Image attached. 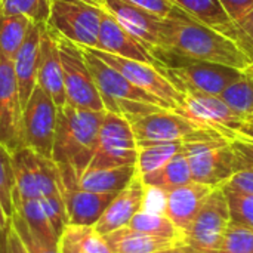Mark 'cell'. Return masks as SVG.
I'll list each match as a JSON object with an SVG mask.
<instances>
[{"label": "cell", "instance_id": "cell-1", "mask_svg": "<svg viewBox=\"0 0 253 253\" xmlns=\"http://www.w3.org/2000/svg\"><path fill=\"white\" fill-rule=\"evenodd\" d=\"M187 61H202L233 67L242 71L253 67V59L227 36L197 22L188 13L176 19H163V52Z\"/></svg>", "mask_w": 253, "mask_h": 253}, {"label": "cell", "instance_id": "cell-2", "mask_svg": "<svg viewBox=\"0 0 253 253\" xmlns=\"http://www.w3.org/2000/svg\"><path fill=\"white\" fill-rule=\"evenodd\" d=\"M104 116L105 111L76 108L68 104L58 108L52 160L73 168L77 179L93 157Z\"/></svg>", "mask_w": 253, "mask_h": 253}, {"label": "cell", "instance_id": "cell-3", "mask_svg": "<svg viewBox=\"0 0 253 253\" xmlns=\"http://www.w3.org/2000/svg\"><path fill=\"white\" fill-rule=\"evenodd\" d=\"M83 53L104 102L105 111L122 114L125 117L148 114L159 110L173 111L166 101L135 86L123 74L98 58L90 49L83 47Z\"/></svg>", "mask_w": 253, "mask_h": 253}, {"label": "cell", "instance_id": "cell-4", "mask_svg": "<svg viewBox=\"0 0 253 253\" xmlns=\"http://www.w3.org/2000/svg\"><path fill=\"white\" fill-rule=\"evenodd\" d=\"M126 119L132 126L138 147L153 142H196L225 139L218 132L206 129L172 110H159Z\"/></svg>", "mask_w": 253, "mask_h": 253}, {"label": "cell", "instance_id": "cell-5", "mask_svg": "<svg viewBox=\"0 0 253 253\" xmlns=\"http://www.w3.org/2000/svg\"><path fill=\"white\" fill-rule=\"evenodd\" d=\"M175 113L206 129L218 132L228 141L248 135L251 126L248 117L234 111L219 96L194 90L182 92V101Z\"/></svg>", "mask_w": 253, "mask_h": 253}, {"label": "cell", "instance_id": "cell-6", "mask_svg": "<svg viewBox=\"0 0 253 253\" xmlns=\"http://www.w3.org/2000/svg\"><path fill=\"white\" fill-rule=\"evenodd\" d=\"M193 181L221 188L240 169L237 156L227 139L184 142Z\"/></svg>", "mask_w": 253, "mask_h": 253}, {"label": "cell", "instance_id": "cell-7", "mask_svg": "<svg viewBox=\"0 0 253 253\" xmlns=\"http://www.w3.org/2000/svg\"><path fill=\"white\" fill-rule=\"evenodd\" d=\"M12 168L15 178L13 194L22 199H40L61 193V170L50 157L22 147L12 153Z\"/></svg>", "mask_w": 253, "mask_h": 253}, {"label": "cell", "instance_id": "cell-8", "mask_svg": "<svg viewBox=\"0 0 253 253\" xmlns=\"http://www.w3.org/2000/svg\"><path fill=\"white\" fill-rule=\"evenodd\" d=\"M104 9L80 0H52L46 25L80 47L95 49Z\"/></svg>", "mask_w": 253, "mask_h": 253}, {"label": "cell", "instance_id": "cell-9", "mask_svg": "<svg viewBox=\"0 0 253 253\" xmlns=\"http://www.w3.org/2000/svg\"><path fill=\"white\" fill-rule=\"evenodd\" d=\"M55 33V31H53ZM67 104L76 108H86L93 111H105L104 102L95 84L93 76L87 67L83 47L56 34Z\"/></svg>", "mask_w": 253, "mask_h": 253}, {"label": "cell", "instance_id": "cell-10", "mask_svg": "<svg viewBox=\"0 0 253 253\" xmlns=\"http://www.w3.org/2000/svg\"><path fill=\"white\" fill-rule=\"evenodd\" d=\"M230 222V208L224 191L215 188L184 234L182 248L190 253H218Z\"/></svg>", "mask_w": 253, "mask_h": 253}, {"label": "cell", "instance_id": "cell-11", "mask_svg": "<svg viewBox=\"0 0 253 253\" xmlns=\"http://www.w3.org/2000/svg\"><path fill=\"white\" fill-rule=\"evenodd\" d=\"M138 142L129 120L116 113L105 111L93 157L87 169L119 168L136 165Z\"/></svg>", "mask_w": 253, "mask_h": 253}, {"label": "cell", "instance_id": "cell-12", "mask_svg": "<svg viewBox=\"0 0 253 253\" xmlns=\"http://www.w3.org/2000/svg\"><path fill=\"white\" fill-rule=\"evenodd\" d=\"M182 64H165L159 68L181 92L194 90L219 96L230 84L237 82L245 71L212 62L187 61Z\"/></svg>", "mask_w": 253, "mask_h": 253}, {"label": "cell", "instance_id": "cell-13", "mask_svg": "<svg viewBox=\"0 0 253 253\" xmlns=\"http://www.w3.org/2000/svg\"><path fill=\"white\" fill-rule=\"evenodd\" d=\"M58 122V105L39 86L34 87L22 108V133L25 147L52 159Z\"/></svg>", "mask_w": 253, "mask_h": 253}, {"label": "cell", "instance_id": "cell-14", "mask_svg": "<svg viewBox=\"0 0 253 253\" xmlns=\"http://www.w3.org/2000/svg\"><path fill=\"white\" fill-rule=\"evenodd\" d=\"M87 49H90V47H87ZM90 50L98 58H101L104 62H107L110 67H113L120 74H123L135 86L166 101L173 108V111L181 104L182 92L157 67L145 64V62H139V61L122 58V56L107 53V52H102L98 49H90Z\"/></svg>", "mask_w": 253, "mask_h": 253}, {"label": "cell", "instance_id": "cell-15", "mask_svg": "<svg viewBox=\"0 0 253 253\" xmlns=\"http://www.w3.org/2000/svg\"><path fill=\"white\" fill-rule=\"evenodd\" d=\"M61 170V194L65 203L68 225L93 227L104 215L116 194H99L77 187V173L73 168L58 165Z\"/></svg>", "mask_w": 253, "mask_h": 253}, {"label": "cell", "instance_id": "cell-16", "mask_svg": "<svg viewBox=\"0 0 253 253\" xmlns=\"http://www.w3.org/2000/svg\"><path fill=\"white\" fill-rule=\"evenodd\" d=\"M0 142L10 151L25 147L22 133V102L13 62L0 55Z\"/></svg>", "mask_w": 253, "mask_h": 253}, {"label": "cell", "instance_id": "cell-17", "mask_svg": "<svg viewBox=\"0 0 253 253\" xmlns=\"http://www.w3.org/2000/svg\"><path fill=\"white\" fill-rule=\"evenodd\" d=\"M120 25L144 43L156 56L163 52V19L127 0H107L105 7Z\"/></svg>", "mask_w": 253, "mask_h": 253}, {"label": "cell", "instance_id": "cell-18", "mask_svg": "<svg viewBox=\"0 0 253 253\" xmlns=\"http://www.w3.org/2000/svg\"><path fill=\"white\" fill-rule=\"evenodd\" d=\"M95 49L107 52V53H113L122 58L145 62L157 68H162L165 65L162 59H159L144 43H141L129 31H126L120 25V22L105 9L102 12L99 34H98V44Z\"/></svg>", "mask_w": 253, "mask_h": 253}, {"label": "cell", "instance_id": "cell-19", "mask_svg": "<svg viewBox=\"0 0 253 253\" xmlns=\"http://www.w3.org/2000/svg\"><path fill=\"white\" fill-rule=\"evenodd\" d=\"M179 9L187 12L197 22L227 36L236 42L253 59V44L243 34L239 25L230 18L219 0H170Z\"/></svg>", "mask_w": 253, "mask_h": 253}, {"label": "cell", "instance_id": "cell-20", "mask_svg": "<svg viewBox=\"0 0 253 253\" xmlns=\"http://www.w3.org/2000/svg\"><path fill=\"white\" fill-rule=\"evenodd\" d=\"M213 190V187L196 181L173 188L163 194V213L182 234H185Z\"/></svg>", "mask_w": 253, "mask_h": 253}, {"label": "cell", "instance_id": "cell-21", "mask_svg": "<svg viewBox=\"0 0 253 253\" xmlns=\"http://www.w3.org/2000/svg\"><path fill=\"white\" fill-rule=\"evenodd\" d=\"M37 86L42 87L55 101L58 108L67 105L62 64H61L56 36L46 24L42 28V37H40Z\"/></svg>", "mask_w": 253, "mask_h": 253}, {"label": "cell", "instance_id": "cell-22", "mask_svg": "<svg viewBox=\"0 0 253 253\" xmlns=\"http://www.w3.org/2000/svg\"><path fill=\"white\" fill-rule=\"evenodd\" d=\"M145 187L141 181V176L136 175L133 181L120 193L114 196L108 208L93 228L101 234H110L119 228L127 227L130 219L144 208L145 202Z\"/></svg>", "mask_w": 253, "mask_h": 253}, {"label": "cell", "instance_id": "cell-23", "mask_svg": "<svg viewBox=\"0 0 253 253\" xmlns=\"http://www.w3.org/2000/svg\"><path fill=\"white\" fill-rule=\"evenodd\" d=\"M44 24L31 22L27 37L22 42L13 58V71L18 83V90L22 102V108L37 86V67H39V50H40V37L42 28Z\"/></svg>", "mask_w": 253, "mask_h": 253}, {"label": "cell", "instance_id": "cell-24", "mask_svg": "<svg viewBox=\"0 0 253 253\" xmlns=\"http://www.w3.org/2000/svg\"><path fill=\"white\" fill-rule=\"evenodd\" d=\"M138 175L136 165L119 168L86 169L77 179V187L99 194H117Z\"/></svg>", "mask_w": 253, "mask_h": 253}, {"label": "cell", "instance_id": "cell-25", "mask_svg": "<svg viewBox=\"0 0 253 253\" xmlns=\"http://www.w3.org/2000/svg\"><path fill=\"white\" fill-rule=\"evenodd\" d=\"M105 242L114 253H157L172 248L182 246L176 240L154 237L129 227L119 228L110 234H105Z\"/></svg>", "mask_w": 253, "mask_h": 253}, {"label": "cell", "instance_id": "cell-26", "mask_svg": "<svg viewBox=\"0 0 253 253\" xmlns=\"http://www.w3.org/2000/svg\"><path fill=\"white\" fill-rule=\"evenodd\" d=\"M12 202L15 211L13 213H18L39 239L50 245H59L61 237L56 233L40 199H22L16 194H12Z\"/></svg>", "mask_w": 253, "mask_h": 253}, {"label": "cell", "instance_id": "cell-27", "mask_svg": "<svg viewBox=\"0 0 253 253\" xmlns=\"http://www.w3.org/2000/svg\"><path fill=\"white\" fill-rule=\"evenodd\" d=\"M141 181L145 188H153L162 193H168L173 188L191 182L193 176H191L187 156L184 154V151H181L173 159H170L166 165H163L160 169L142 175Z\"/></svg>", "mask_w": 253, "mask_h": 253}, {"label": "cell", "instance_id": "cell-28", "mask_svg": "<svg viewBox=\"0 0 253 253\" xmlns=\"http://www.w3.org/2000/svg\"><path fill=\"white\" fill-rule=\"evenodd\" d=\"M129 228L169 240H176L184 245V234L168 219L163 212H153L150 209H141L127 224Z\"/></svg>", "mask_w": 253, "mask_h": 253}, {"label": "cell", "instance_id": "cell-29", "mask_svg": "<svg viewBox=\"0 0 253 253\" xmlns=\"http://www.w3.org/2000/svg\"><path fill=\"white\" fill-rule=\"evenodd\" d=\"M181 151H184L182 141L153 142L138 147V160H136L138 175L142 176L160 169L163 165H166L170 159H173Z\"/></svg>", "mask_w": 253, "mask_h": 253}, {"label": "cell", "instance_id": "cell-30", "mask_svg": "<svg viewBox=\"0 0 253 253\" xmlns=\"http://www.w3.org/2000/svg\"><path fill=\"white\" fill-rule=\"evenodd\" d=\"M31 21L22 15H0V55L13 61L27 37Z\"/></svg>", "mask_w": 253, "mask_h": 253}, {"label": "cell", "instance_id": "cell-31", "mask_svg": "<svg viewBox=\"0 0 253 253\" xmlns=\"http://www.w3.org/2000/svg\"><path fill=\"white\" fill-rule=\"evenodd\" d=\"M219 98L227 102L234 111L240 113L242 116L252 117L253 116V68L251 67L243 73V76L230 84Z\"/></svg>", "mask_w": 253, "mask_h": 253}, {"label": "cell", "instance_id": "cell-32", "mask_svg": "<svg viewBox=\"0 0 253 253\" xmlns=\"http://www.w3.org/2000/svg\"><path fill=\"white\" fill-rule=\"evenodd\" d=\"M52 0H0V15H22L31 22L46 24Z\"/></svg>", "mask_w": 253, "mask_h": 253}, {"label": "cell", "instance_id": "cell-33", "mask_svg": "<svg viewBox=\"0 0 253 253\" xmlns=\"http://www.w3.org/2000/svg\"><path fill=\"white\" fill-rule=\"evenodd\" d=\"M62 236L71 239L84 253H114L105 242V237L101 236L93 227L68 225Z\"/></svg>", "mask_w": 253, "mask_h": 253}, {"label": "cell", "instance_id": "cell-34", "mask_svg": "<svg viewBox=\"0 0 253 253\" xmlns=\"http://www.w3.org/2000/svg\"><path fill=\"white\" fill-rule=\"evenodd\" d=\"M221 188L230 208L231 222L253 228V196L236 191L227 185Z\"/></svg>", "mask_w": 253, "mask_h": 253}, {"label": "cell", "instance_id": "cell-35", "mask_svg": "<svg viewBox=\"0 0 253 253\" xmlns=\"http://www.w3.org/2000/svg\"><path fill=\"white\" fill-rule=\"evenodd\" d=\"M15 190V178H13V168H12V153L0 142V202L12 218L13 215V202L12 194Z\"/></svg>", "mask_w": 253, "mask_h": 253}, {"label": "cell", "instance_id": "cell-36", "mask_svg": "<svg viewBox=\"0 0 253 253\" xmlns=\"http://www.w3.org/2000/svg\"><path fill=\"white\" fill-rule=\"evenodd\" d=\"M218 253H253V228L230 222Z\"/></svg>", "mask_w": 253, "mask_h": 253}, {"label": "cell", "instance_id": "cell-37", "mask_svg": "<svg viewBox=\"0 0 253 253\" xmlns=\"http://www.w3.org/2000/svg\"><path fill=\"white\" fill-rule=\"evenodd\" d=\"M10 225L15 230V233L19 236L22 240L24 246L27 248L28 253H61L59 245H50L39 239L24 222V219L18 215L13 213L10 218Z\"/></svg>", "mask_w": 253, "mask_h": 253}, {"label": "cell", "instance_id": "cell-38", "mask_svg": "<svg viewBox=\"0 0 253 253\" xmlns=\"http://www.w3.org/2000/svg\"><path fill=\"white\" fill-rule=\"evenodd\" d=\"M127 1H130L132 4L156 15L162 19H176V18L187 15V12L179 9L170 0H127Z\"/></svg>", "mask_w": 253, "mask_h": 253}, {"label": "cell", "instance_id": "cell-39", "mask_svg": "<svg viewBox=\"0 0 253 253\" xmlns=\"http://www.w3.org/2000/svg\"><path fill=\"white\" fill-rule=\"evenodd\" d=\"M231 148L234 150L239 166L242 168H253V136H239L230 141Z\"/></svg>", "mask_w": 253, "mask_h": 253}, {"label": "cell", "instance_id": "cell-40", "mask_svg": "<svg viewBox=\"0 0 253 253\" xmlns=\"http://www.w3.org/2000/svg\"><path fill=\"white\" fill-rule=\"evenodd\" d=\"M225 185L236 191L253 196V168L239 169L237 172H234V175L228 179Z\"/></svg>", "mask_w": 253, "mask_h": 253}, {"label": "cell", "instance_id": "cell-41", "mask_svg": "<svg viewBox=\"0 0 253 253\" xmlns=\"http://www.w3.org/2000/svg\"><path fill=\"white\" fill-rule=\"evenodd\" d=\"M230 15V18L239 25V22L253 9V0H219Z\"/></svg>", "mask_w": 253, "mask_h": 253}, {"label": "cell", "instance_id": "cell-42", "mask_svg": "<svg viewBox=\"0 0 253 253\" xmlns=\"http://www.w3.org/2000/svg\"><path fill=\"white\" fill-rule=\"evenodd\" d=\"M10 231V218L0 202V253H7V237Z\"/></svg>", "mask_w": 253, "mask_h": 253}, {"label": "cell", "instance_id": "cell-43", "mask_svg": "<svg viewBox=\"0 0 253 253\" xmlns=\"http://www.w3.org/2000/svg\"><path fill=\"white\" fill-rule=\"evenodd\" d=\"M7 253H28L22 240L12 228V225H10V231H9V237H7Z\"/></svg>", "mask_w": 253, "mask_h": 253}, {"label": "cell", "instance_id": "cell-44", "mask_svg": "<svg viewBox=\"0 0 253 253\" xmlns=\"http://www.w3.org/2000/svg\"><path fill=\"white\" fill-rule=\"evenodd\" d=\"M239 28L243 31V34L251 40V43L253 44V9H251V12L239 22Z\"/></svg>", "mask_w": 253, "mask_h": 253}, {"label": "cell", "instance_id": "cell-45", "mask_svg": "<svg viewBox=\"0 0 253 253\" xmlns=\"http://www.w3.org/2000/svg\"><path fill=\"white\" fill-rule=\"evenodd\" d=\"M59 249L61 253H84L71 239H68L67 236H62L59 240Z\"/></svg>", "mask_w": 253, "mask_h": 253}, {"label": "cell", "instance_id": "cell-46", "mask_svg": "<svg viewBox=\"0 0 253 253\" xmlns=\"http://www.w3.org/2000/svg\"><path fill=\"white\" fill-rule=\"evenodd\" d=\"M80 1H84L87 4H92V6H96V7H101V9H104L105 3H107V0H80Z\"/></svg>", "mask_w": 253, "mask_h": 253}, {"label": "cell", "instance_id": "cell-47", "mask_svg": "<svg viewBox=\"0 0 253 253\" xmlns=\"http://www.w3.org/2000/svg\"><path fill=\"white\" fill-rule=\"evenodd\" d=\"M157 253H190V252H187L182 246H179V248H172V249H166V251H162V252H157Z\"/></svg>", "mask_w": 253, "mask_h": 253}, {"label": "cell", "instance_id": "cell-48", "mask_svg": "<svg viewBox=\"0 0 253 253\" xmlns=\"http://www.w3.org/2000/svg\"><path fill=\"white\" fill-rule=\"evenodd\" d=\"M249 123H251V135L253 136V116L252 117H249Z\"/></svg>", "mask_w": 253, "mask_h": 253}, {"label": "cell", "instance_id": "cell-49", "mask_svg": "<svg viewBox=\"0 0 253 253\" xmlns=\"http://www.w3.org/2000/svg\"><path fill=\"white\" fill-rule=\"evenodd\" d=\"M252 68H253V67H252Z\"/></svg>", "mask_w": 253, "mask_h": 253}]
</instances>
